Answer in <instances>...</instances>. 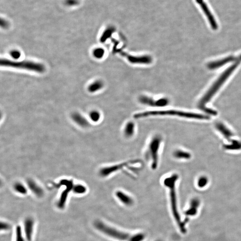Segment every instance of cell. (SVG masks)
<instances>
[{
  "instance_id": "6da1fadb",
  "label": "cell",
  "mask_w": 241,
  "mask_h": 241,
  "mask_svg": "<svg viewBox=\"0 0 241 241\" xmlns=\"http://www.w3.org/2000/svg\"><path fill=\"white\" fill-rule=\"evenodd\" d=\"M241 62V60H240V61H237L236 63L233 64L230 67L227 68L220 76L218 79L213 84L212 86L210 88L208 91L205 95L203 96V98L199 102L198 105V107L199 109L204 112L206 113H207L208 114L211 115H217L218 114L217 111L213 110V109L208 108L205 106V105L207 104L208 102H209L213 97L215 94L216 93L219 89L220 87L223 85L224 82L228 79L232 73H233V72L235 70V69L238 67Z\"/></svg>"
},
{
  "instance_id": "7a4b0ae2",
  "label": "cell",
  "mask_w": 241,
  "mask_h": 241,
  "mask_svg": "<svg viewBox=\"0 0 241 241\" xmlns=\"http://www.w3.org/2000/svg\"><path fill=\"white\" fill-rule=\"evenodd\" d=\"M95 226L98 230L104 234L119 241H142L145 238L144 235L142 233L131 235L110 227L100 221L96 222Z\"/></svg>"
},
{
  "instance_id": "3957f363",
  "label": "cell",
  "mask_w": 241,
  "mask_h": 241,
  "mask_svg": "<svg viewBox=\"0 0 241 241\" xmlns=\"http://www.w3.org/2000/svg\"><path fill=\"white\" fill-rule=\"evenodd\" d=\"M178 116L179 117L201 120H208L210 118L208 116L205 115L174 110L144 112L136 113L134 115L133 117L137 119L150 116Z\"/></svg>"
},
{
  "instance_id": "277c9868",
  "label": "cell",
  "mask_w": 241,
  "mask_h": 241,
  "mask_svg": "<svg viewBox=\"0 0 241 241\" xmlns=\"http://www.w3.org/2000/svg\"><path fill=\"white\" fill-rule=\"evenodd\" d=\"M177 174H173L169 177L165 178L163 181L164 185L168 188L170 190V197L171 200V206L173 215L175 217L176 222L179 225L180 229L182 232L185 231L183 223H181L180 216L177 210V200H176V183L178 179Z\"/></svg>"
},
{
  "instance_id": "5b68a950",
  "label": "cell",
  "mask_w": 241,
  "mask_h": 241,
  "mask_svg": "<svg viewBox=\"0 0 241 241\" xmlns=\"http://www.w3.org/2000/svg\"><path fill=\"white\" fill-rule=\"evenodd\" d=\"M1 65L14 68L24 69L39 73H43L45 70V68L43 64L31 61H14L9 59H2L1 60Z\"/></svg>"
},
{
  "instance_id": "8992f818",
  "label": "cell",
  "mask_w": 241,
  "mask_h": 241,
  "mask_svg": "<svg viewBox=\"0 0 241 241\" xmlns=\"http://www.w3.org/2000/svg\"><path fill=\"white\" fill-rule=\"evenodd\" d=\"M162 142L161 137L159 135H156L153 138L148 146L147 155L151 159L152 169H157L158 163V152Z\"/></svg>"
},
{
  "instance_id": "52a82bcc",
  "label": "cell",
  "mask_w": 241,
  "mask_h": 241,
  "mask_svg": "<svg viewBox=\"0 0 241 241\" xmlns=\"http://www.w3.org/2000/svg\"><path fill=\"white\" fill-rule=\"evenodd\" d=\"M138 162V161L137 160H129L118 164L105 167L101 169L99 172V174L102 177H105L118 171L122 170L124 168H128V167L129 168L130 167L129 166L137 163Z\"/></svg>"
},
{
  "instance_id": "ba28073f",
  "label": "cell",
  "mask_w": 241,
  "mask_h": 241,
  "mask_svg": "<svg viewBox=\"0 0 241 241\" xmlns=\"http://www.w3.org/2000/svg\"><path fill=\"white\" fill-rule=\"evenodd\" d=\"M196 1L197 3L201 6V9L204 12V14L206 15L212 28L214 30H217L218 28L217 22L216 21L215 19L214 18L213 15L212 14L209 8L208 7L207 4L204 3V1L203 0H196Z\"/></svg>"
},
{
  "instance_id": "9c48e42d",
  "label": "cell",
  "mask_w": 241,
  "mask_h": 241,
  "mask_svg": "<svg viewBox=\"0 0 241 241\" xmlns=\"http://www.w3.org/2000/svg\"><path fill=\"white\" fill-rule=\"evenodd\" d=\"M239 60L241 61V55L238 57L230 56L220 60L210 63L208 64V68L210 70L216 69L227 64L228 63Z\"/></svg>"
},
{
  "instance_id": "30bf717a",
  "label": "cell",
  "mask_w": 241,
  "mask_h": 241,
  "mask_svg": "<svg viewBox=\"0 0 241 241\" xmlns=\"http://www.w3.org/2000/svg\"><path fill=\"white\" fill-rule=\"evenodd\" d=\"M25 238L28 241L32 240L34 232V223L32 219L28 218L24 223Z\"/></svg>"
},
{
  "instance_id": "8fae6325",
  "label": "cell",
  "mask_w": 241,
  "mask_h": 241,
  "mask_svg": "<svg viewBox=\"0 0 241 241\" xmlns=\"http://www.w3.org/2000/svg\"><path fill=\"white\" fill-rule=\"evenodd\" d=\"M116 196L118 199L122 203L127 205H131L133 204V199L123 192L121 191H118L116 193Z\"/></svg>"
},
{
  "instance_id": "7c38bea8",
  "label": "cell",
  "mask_w": 241,
  "mask_h": 241,
  "mask_svg": "<svg viewBox=\"0 0 241 241\" xmlns=\"http://www.w3.org/2000/svg\"><path fill=\"white\" fill-rule=\"evenodd\" d=\"M216 128L228 140H230L231 137L233 136L232 132L222 123H217Z\"/></svg>"
},
{
  "instance_id": "4fadbf2b",
  "label": "cell",
  "mask_w": 241,
  "mask_h": 241,
  "mask_svg": "<svg viewBox=\"0 0 241 241\" xmlns=\"http://www.w3.org/2000/svg\"><path fill=\"white\" fill-rule=\"evenodd\" d=\"M28 185L30 189L38 197H41L43 196V192L42 189L40 187L36 184L34 181L31 180L28 181Z\"/></svg>"
},
{
  "instance_id": "5bb4252c",
  "label": "cell",
  "mask_w": 241,
  "mask_h": 241,
  "mask_svg": "<svg viewBox=\"0 0 241 241\" xmlns=\"http://www.w3.org/2000/svg\"><path fill=\"white\" fill-rule=\"evenodd\" d=\"M72 118L76 123L83 127H88V122L83 117L78 113H74L72 115Z\"/></svg>"
},
{
  "instance_id": "9a60e30c",
  "label": "cell",
  "mask_w": 241,
  "mask_h": 241,
  "mask_svg": "<svg viewBox=\"0 0 241 241\" xmlns=\"http://www.w3.org/2000/svg\"><path fill=\"white\" fill-rule=\"evenodd\" d=\"M135 125L132 122H128L124 129V134L127 138H130L133 136L135 132Z\"/></svg>"
},
{
  "instance_id": "2e32d148",
  "label": "cell",
  "mask_w": 241,
  "mask_h": 241,
  "mask_svg": "<svg viewBox=\"0 0 241 241\" xmlns=\"http://www.w3.org/2000/svg\"><path fill=\"white\" fill-rule=\"evenodd\" d=\"M223 148L226 150H238L241 149V142L236 140H232L229 144L224 145Z\"/></svg>"
},
{
  "instance_id": "e0dca14e",
  "label": "cell",
  "mask_w": 241,
  "mask_h": 241,
  "mask_svg": "<svg viewBox=\"0 0 241 241\" xmlns=\"http://www.w3.org/2000/svg\"><path fill=\"white\" fill-rule=\"evenodd\" d=\"M173 156L179 159H188L191 157V154L188 152L179 150H176L173 153Z\"/></svg>"
},
{
  "instance_id": "ac0fdd59",
  "label": "cell",
  "mask_w": 241,
  "mask_h": 241,
  "mask_svg": "<svg viewBox=\"0 0 241 241\" xmlns=\"http://www.w3.org/2000/svg\"><path fill=\"white\" fill-rule=\"evenodd\" d=\"M103 86V83L100 80H97L91 83L88 86V90L90 92L94 93L101 89Z\"/></svg>"
},
{
  "instance_id": "d6986e66",
  "label": "cell",
  "mask_w": 241,
  "mask_h": 241,
  "mask_svg": "<svg viewBox=\"0 0 241 241\" xmlns=\"http://www.w3.org/2000/svg\"><path fill=\"white\" fill-rule=\"evenodd\" d=\"M15 241H26L20 226H17L15 230Z\"/></svg>"
},
{
  "instance_id": "ffe728a7",
  "label": "cell",
  "mask_w": 241,
  "mask_h": 241,
  "mask_svg": "<svg viewBox=\"0 0 241 241\" xmlns=\"http://www.w3.org/2000/svg\"><path fill=\"white\" fill-rule=\"evenodd\" d=\"M14 188L16 192H17L18 193L21 194H26L28 192L27 188L24 186L22 183H15L14 186Z\"/></svg>"
},
{
  "instance_id": "44dd1931",
  "label": "cell",
  "mask_w": 241,
  "mask_h": 241,
  "mask_svg": "<svg viewBox=\"0 0 241 241\" xmlns=\"http://www.w3.org/2000/svg\"><path fill=\"white\" fill-rule=\"evenodd\" d=\"M105 53V50L102 48H97L93 52V55L97 59H100L104 56Z\"/></svg>"
},
{
  "instance_id": "7402d4cb",
  "label": "cell",
  "mask_w": 241,
  "mask_h": 241,
  "mask_svg": "<svg viewBox=\"0 0 241 241\" xmlns=\"http://www.w3.org/2000/svg\"><path fill=\"white\" fill-rule=\"evenodd\" d=\"M113 31H114V28H109L106 29L101 37V42H105L106 39L108 38L109 35H111Z\"/></svg>"
},
{
  "instance_id": "603a6c76",
  "label": "cell",
  "mask_w": 241,
  "mask_h": 241,
  "mask_svg": "<svg viewBox=\"0 0 241 241\" xmlns=\"http://www.w3.org/2000/svg\"><path fill=\"white\" fill-rule=\"evenodd\" d=\"M89 116L93 122H98L100 120L101 115L99 112L93 111L90 113Z\"/></svg>"
},
{
  "instance_id": "cb8c5ba5",
  "label": "cell",
  "mask_w": 241,
  "mask_h": 241,
  "mask_svg": "<svg viewBox=\"0 0 241 241\" xmlns=\"http://www.w3.org/2000/svg\"><path fill=\"white\" fill-rule=\"evenodd\" d=\"M74 192L77 194H83L86 191V188L84 186L78 184L75 186L73 188Z\"/></svg>"
},
{
  "instance_id": "d4e9b609",
  "label": "cell",
  "mask_w": 241,
  "mask_h": 241,
  "mask_svg": "<svg viewBox=\"0 0 241 241\" xmlns=\"http://www.w3.org/2000/svg\"><path fill=\"white\" fill-rule=\"evenodd\" d=\"M208 180V179L205 176H202L199 178L198 181V185L200 188L204 187L205 186L207 185Z\"/></svg>"
},
{
  "instance_id": "484cf974",
  "label": "cell",
  "mask_w": 241,
  "mask_h": 241,
  "mask_svg": "<svg viewBox=\"0 0 241 241\" xmlns=\"http://www.w3.org/2000/svg\"><path fill=\"white\" fill-rule=\"evenodd\" d=\"M168 104V101L166 98H161L155 102V105L159 107L166 106Z\"/></svg>"
},
{
  "instance_id": "4316f807",
  "label": "cell",
  "mask_w": 241,
  "mask_h": 241,
  "mask_svg": "<svg viewBox=\"0 0 241 241\" xmlns=\"http://www.w3.org/2000/svg\"><path fill=\"white\" fill-rule=\"evenodd\" d=\"M10 55L14 59H18L21 56V53L18 51H12L10 53Z\"/></svg>"
},
{
  "instance_id": "83f0119b",
  "label": "cell",
  "mask_w": 241,
  "mask_h": 241,
  "mask_svg": "<svg viewBox=\"0 0 241 241\" xmlns=\"http://www.w3.org/2000/svg\"><path fill=\"white\" fill-rule=\"evenodd\" d=\"M9 224L6 223H1V228L2 230H7L9 229Z\"/></svg>"
},
{
  "instance_id": "f1b7e54d",
  "label": "cell",
  "mask_w": 241,
  "mask_h": 241,
  "mask_svg": "<svg viewBox=\"0 0 241 241\" xmlns=\"http://www.w3.org/2000/svg\"><path fill=\"white\" fill-rule=\"evenodd\" d=\"M1 26L2 28H6L8 27V23H7V22L5 21V20H1Z\"/></svg>"
}]
</instances>
